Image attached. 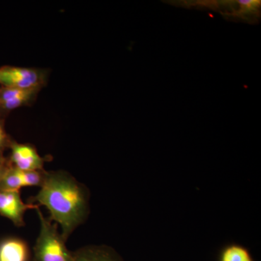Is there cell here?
I'll return each mask as SVG.
<instances>
[{
    "instance_id": "obj_5",
    "label": "cell",
    "mask_w": 261,
    "mask_h": 261,
    "mask_svg": "<svg viewBox=\"0 0 261 261\" xmlns=\"http://www.w3.org/2000/svg\"><path fill=\"white\" fill-rule=\"evenodd\" d=\"M37 206L24 203L19 191L0 190V214L11 220L16 226H24L25 212L29 209H35Z\"/></svg>"
},
{
    "instance_id": "obj_13",
    "label": "cell",
    "mask_w": 261,
    "mask_h": 261,
    "mask_svg": "<svg viewBox=\"0 0 261 261\" xmlns=\"http://www.w3.org/2000/svg\"><path fill=\"white\" fill-rule=\"evenodd\" d=\"M5 170V169H3V168H1V169H0V181H1L2 177H3V173H4Z\"/></svg>"
},
{
    "instance_id": "obj_10",
    "label": "cell",
    "mask_w": 261,
    "mask_h": 261,
    "mask_svg": "<svg viewBox=\"0 0 261 261\" xmlns=\"http://www.w3.org/2000/svg\"><path fill=\"white\" fill-rule=\"evenodd\" d=\"M219 261H255L248 249L239 244H228L221 249Z\"/></svg>"
},
{
    "instance_id": "obj_4",
    "label": "cell",
    "mask_w": 261,
    "mask_h": 261,
    "mask_svg": "<svg viewBox=\"0 0 261 261\" xmlns=\"http://www.w3.org/2000/svg\"><path fill=\"white\" fill-rule=\"evenodd\" d=\"M46 171H22L15 167L5 169L0 181V190L19 191L25 187H40Z\"/></svg>"
},
{
    "instance_id": "obj_2",
    "label": "cell",
    "mask_w": 261,
    "mask_h": 261,
    "mask_svg": "<svg viewBox=\"0 0 261 261\" xmlns=\"http://www.w3.org/2000/svg\"><path fill=\"white\" fill-rule=\"evenodd\" d=\"M37 206L40 231L34 247V261H74L73 252L66 247V241L58 229V224L44 217Z\"/></svg>"
},
{
    "instance_id": "obj_6",
    "label": "cell",
    "mask_w": 261,
    "mask_h": 261,
    "mask_svg": "<svg viewBox=\"0 0 261 261\" xmlns=\"http://www.w3.org/2000/svg\"><path fill=\"white\" fill-rule=\"evenodd\" d=\"M11 149L13 167L22 171H44V160L32 146L14 143Z\"/></svg>"
},
{
    "instance_id": "obj_12",
    "label": "cell",
    "mask_w": 261,
    "mask_h": 261,
    "mask_svg": "<svg viewBox=\"0 0 261 261\" xmlns=\"http://www.w3.org/2000/svg\"><path fill=\"white\" fill-rule=\"evenodd\" d=\"M5 138H6V136H5V132L3 130L2 126H0V146L4 144Z\"/></svg>"
},
{
    "instance_id": "obj_1",
    "label": "cell",
    "mask_w": 261,
    "mask_h": 261,
    "mask_svg": "<svg viewBox=\"0 0 261 261\" xmlns=\"http://www.w3.org/2000/svg\"><path fill=\"white\" fill-rule=\"evenodd\" d=\"M34 201L49 211V219L59 224L66 241L88 218L89 193L83 184L64 171L45 172Z\"/></svg>"
},
{
    "instance_id": "obj_7",
    "label": "cell",
    "mask_w": 261,
    "mask_h": 261,
    "mask_svg": "<svg viewBox=\"0 0 261 261\" xmlns=\"http://www.w3.org/2000/svg\"><path fill=\"white\" fill-rule=\"evenodd\" d=\"M74 261H124L111 247L89 245L73 252Z\"/></svg>"
},
{
    "instance_id": "obj_11",
    "label": "cell",
    "mask_w": 261,
    "mask_h": 261,
    "mask_svg": "<svg viewBox=\"0 0 261 261\" xmlns=\"http://www.w3.org/2000/svg\"><path fill=\"white\" fill-rule=\"evenodd\" d=\"M239 3L240 5L245 6L246 8H250L254 5V2L252 0H241V1H239Z\"/></svg>"
},
{
    "instance_id": "obj_3",
    "label": "cell",
    "mask_w": 261,
    "mask_h": 261,
    "mask_svg": "<svg viewBox=\"0 0 261 261\" xmlns=\"http://www.w3.org/2000/svg\"><path fill=\"white\" fill-rule=\"evenodd\" d=\"M40 84L41 76L37 70L20 67L0 68V84L6 88L35 89Z\"/></svg>"
},
{
    "instance_id": "obj_9",
    "label": "cell",
    "mask_w": 261,
    "mask_h": 261,
    "mask_svg": "<svg viewBox=\"0 0 261 261\" xmlns=\"http://www.w3.org/2000/svg\"><path fill=\"white\" fill-rule=\"evenodd\" d=\"M38 88H6L0 93V104L6 110H13L20 107L35 94Z\"/></svg>"
},
{
    "instance_id": "obj_8",
    "label": "cell",
    "mask_w": 261,
    "mask_h": 261,
    "mask_svg": "<svg viewBox=\"0 0 261 261\" xmlns=\"http://www.w3.org/2000/svg\"><path fill=\"white\" fill-rule=\"evenodd\" d=\"M28 245L18 238L7 239L0 243V261H29Z\"/></svg>"
}]
</instances>
